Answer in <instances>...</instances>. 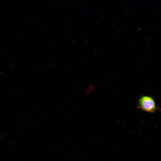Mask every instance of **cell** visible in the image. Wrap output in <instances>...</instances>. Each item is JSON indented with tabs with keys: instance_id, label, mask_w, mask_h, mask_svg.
<instances>
[{
	"instance_id": "6da1fadb",
	"label": "cell",
	"mask_w": 161,
	"mask_h": 161,
	"mask_svg": "<svg viewBox=\"0 0 161 161\" xmlns=\"http://www.w3.org/2000/svg\"><path fill=\"white\" fill-rule=\"evenodd\" d=\"M138 108L150 113L155 112L157 109L156 106L154 99L148 96L141 97L138 100Z\"/></svg>"
}]
</instances>
